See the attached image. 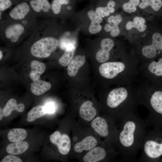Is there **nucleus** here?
<instances>
[{
  "label": "nucleus",
  "mask_w": 162,
  "mask_h": 162,
  "mask_svg": "<svg viewBox=\"0 0 162 162\" xmlns=\"http://www.w3.org/2000/svg\"><path fill=\"white\" fill-rule=\"evenodd\" d=\"M102 21L103 19L102 17L97 15L94 21L93 22H95L100 24L102 22Z\"/></svg>",
  "instance_id": "obj_39"
},
{
  "label": "nucleus",
  "mask_w": 162,
  "mask_h": 162,
  "mask_svg": "<svg viewBox=\"0 0 162 162\" xmlns=\"http://www.w3.org/2000/svg\"><path fill=\"white\" fill-rule=\"evenodd\" d=\"M133 20V22L129 21L127 23L126 28L127 30L136 28L140 32H143L145 31L146 26L145 24V20L143 18L136 16L134 18Z\"/></svg>",
  "instance_id": "obj_22"
},
{
  "label": "nucleus",
  "mask_w": 162,
  "mask_h": 162,
  "mask_svg": "<svg viewBox=\"0 0 162 162\" xmlns=\"http://www.w3.org/2000/svg\"><path fill=\"white\" fill-rule=\"evenodd\" d=\"M86 62L84 56L80 55L75 56L72 59L68 65V74L70 76H74L77 74L79 68L83 66Z\"/></svg>",
  "instance_id": "obj_14"
},
{
  "label": "nucleus",
  "mask_w": 162,
  "mask_h": 162,
  "mask_svg": "<svg viewBox=\"0 0 162 162\" xmlns=\"http://www.w3.org/2000/svg\"><path fill=\"white\" fill-rule=\"evenodd\" d=\"M31 71L29 74V76L33 81L39 80L40 75L45 71L46 68L45 64L36 60L32 61L30 64Z\"/></svg>",
  "instance_id": "obj_17"
},
{
  "label": "nucleus",
  "mask_w": 162,
  "mask_h": 162,
  "mask_svg": "<svg viewBox=\"0 0 162 162\" xmlns=\"http://www.w3.org/2000/svg\"><path fill=\"white\" fill-rule=\"evenodd\" d=\"M162 50V35L156 32L153 34L152 36V44L143 47L142 49V52L144 56L151 58L156 56L157 50Z\"/></svg>",
  "instance_id": "obj_7"
},
{
  "label": "nucleus",
  "mask_w": 162,
  "mask_h": 162,
  "mask_svg": "<svg viewBox=\"0 0 162 162\" xmlns=\"http://www.w3.org/2000/svg\"><path fill=\"white\" fill-rule=\"evenodd\" d=\"M106 154L104 148L100 147H94L84 155L83 160L85 162H96L105 159Z\"/></svg>",
  "instance_id": "obj_10"
},
{
  "label": "nucleus",
  "mask_w": 162,
  "mask_h": 162,
  "mask_svg": "<svg viewBox=\"0 0 162 162\" xmlns=\"http://www.w3.org/2000/svg\"><path fill=\"white\" fill-rule=\"evenodd\" d=\"M121 121L118 140L123 160L134 161L147 133V126L145 120L134 113Z\"/></svg>",
  "instance_id": "obj_1"
},
{
  "label": "nucleus",
  "mask_w": 162,
  "mask_h": 162,
  "mask_svg": "<svg viewBox=\"0 0 162 162\" xmlns=\"http://www.w3.org/2000/svg\"><path fill=\"white\" fill-rule=\"evenodd\" d=\"M76 49V47L65 49L64 53L58 60L59 64L64 67L68 65L73 58Z\"/></svg>",
  "instance_id": "obj_23"
},
{
  "label": "nucleus",
  "mask_w": 162,
  "mask_h": 162,
  "mask_svg": "<svg viewBox=\"0 0 162 162\" xmlns=\"http://www.w3.org/2000/svg\"><path fill=\"white\" fill-rule=\"evenodd\" d=\"M41 4L42 10L45 12H47L50 8V4L47 0H39Z\"/></svg>",
  "instance_id": "obj_34"
},
{
  "label": "nucleus",
  "mask_w": 162,
  "mask_h": 162,
  "mask_svg": "<svg viewBox=\"0 0 162 162\" xmlns=\"http://www.w3.org/2000/svg\"><path fill=\"white\" fill-rule=\"evenodd\" d=\"M27 135L26 131L22 128H15L10 130L8 134V140L12 142L21 141L26 138Z\"/></svg>",
  "instance_id": "obj_20"
},
{
  "label": "nucleus",
  "mask_w": 162,
  "mask_h": 162,
  "mask_svg": "<svg viewBox=\"0 0 162 162\" xmlns=\"http://www.w3.org/2000/svg\"><path fill=\"white\" fill-rule=\"evenodd\" d=\"M24 31L23 26L20 24H15L10 26L5 31L6 37L10 39L13 43L16 42Z\"/></svg>",
  "instance_id": "obj_13"
},
{
  "label": "nucleus",
  "mask_w": 162,
  "mask_h": 162,
  "mask_svg": "<svg viewBox=\"0 0 162 162\" xmlns=\"http://www.w3.org/2000/svg\"><path fill=\"white\" fill-rule=\"evenodd\" d=\"M3 56V53L2 51H0V60H1Z\"/></svg>",
  "instance_id": "obj_41"
},
{
  "label": "nucleus",
  "mask_w": 162,
  "mask_h": 162,
  "mask_svg": "<svg viewBox=\"0 0 162 162\" xmlns=\"http://www.w3.org/2000/svg\"><path fill=\"white\" fill-rule=\"evenodd\" d=\"M51 87L50 82L39 79L31 83L30 90L34 94L38 96L48 91Z\"/></svg>",
  "instance_id": "obj_16"
},
{
  "label": "nucleus",
  "mask_w": 162,
  "mask_h": 162,
  "mask_svg": "<svg viewBox=\"0 0 162 162\" xmlns=\"http://www.w3.org/2000/svg\"><path fill=\"white\" fill-rule=\"evenodd\" d=\"M69 0H54L52 4V9L53 13L55 14H59L61 9L62 4H68Z\"/></svg>",
  "instance_id": "obj_28"
},
{
  "label": "nucleus",
  "mask_w": 162,
  "mask_h": 162,
  "mask_svg": "<svg viewBox=\"0 0 162 162\" xmlns=\"http://www.w3.org/2000/svg\"><path fill=\"white\" fill-rule=\"evenodd\" d=\"M114 42L110 38H106L101 42V49L96 53V58L99 62L102 63L106 61L110 56V52L112 48Z\"/></svg>",
  "instance_id": "obj_8"
},
{
  "label": "nucleus",
  "mask_w": 162,
  "mask_h": 162,
  "mask_svg": "<svg viewBox=\"0 0 162 162\" xmlns=\"http://www.w3.org/2000/svg\"><path fill=\"white\" fill-rule=\"evenodd\" d=\"M47 113L45 106L39 105L32 108L28 113L27 120L32 122L44 116Z\"/></svg>",
  "instance_id": "obj_21"
},
{
  "label": "nucleus",
  "mask_w": 162,
  "mask_h": 162,
  "mask_svg": "<svg viewBox=\"0 0 162 162\" xmlns=\"http://www.w3.org/2000/svg\"><path fill=\"white\" fill-rule=\"evenodd\" d=\"M116 25V24L114 22L107 23L105 25L104 27V30L107 32H109L111 31Z\"/></svg>",
  "instance_id": "obj_38"
},
{
  "label": "nucleus",
  "mask_w": 162,
  "mask_h": 162,
  "mask_svg": "<svg viewBox=\"0 0 162 162\" xmlns=\"http://www.w3.org/2000/svg\"><path fill=\"white\" fill-rule=\"evenodd\" d=\"M156 130L147 131L141 149L138 161L149 162L160 159L162 157V135Z\"/></svg>",
  "instance_id": "obj_2"
},
{
  "label": "nucleus",
  "mask_w": 162,
  "mask_h": 162,
  "mask_svg": "<svg viewBox=\"0 0 162 162\" xmlns=\"http://www.w3.org/2000/svg\"><path fill=\"white\" fill-rule=\"evenodd\" d=\"M28 143L25 141H20L10 143L6 148L7 152L10 154L17 155L26 152L28 148Z\"/></svg>",
  "instance_id": "obj_18"
},
{
  "label": "nucleus",
  "mask_w": 162,
  "mask_h": 162,
  "mask_svg": "<svg viewBox=\"0 0 162 162\" xmlns=\"http://www.w3.org/2000/svg\"><path fill=\"white\" fill-rule=\"evenodd\" d=\"M25 105L23 104H17L15 99L11 98L8 100L3 109L4 116H9L14 110L20 112H22L25 109Z\"/></svg>",
  "instance_id": "obj_19"
},
{
  "label": "nucleus",
  "mask_w": 162,
  "mask_h": 162,
  "mask_svg": "<svg viewBox=\"0 0 162 162\" xmlns=\"http://www.w3.org/2000/svg\"><path fill=\"white\" fill-rule=\"evenodd\" d=\"M30 10V8L28 4L23 2L14 7L10 12L9 15L14 20H21L26 16Z\"/></svg>",
  "instance_id": "obj_15"
},
{
  "label": "nucleus",
  "mask_w": 162,
  "mask_h": 162,
  "mask_svg": "<svg viewBox=\"0 0 162 162\" xmlns=\"http://www.w3.org/2000/svg\"><path fill=\"white\" fill-rule=\"evenodd\" d=\"M128 96L127 90L123 87L114 89L108 94L106 100L107 106L111 109L118 107L127 99Z\"/></svg>",
  "instance_id": "obj_4"
},
{
  "label": "nucleus",
  "mask_w": 162,
  "mask_h": 162,
  "mask_svg": "<svg viewBox=\"0 0 162 162\" xmlns=\"http://www.w3.org/2000/svg\"><path fill=\"white\" fill-rule=\"evenodd\" d=\"M148 69L149 71L157 76H162V58L157 62H152L149 65Z\"/></svg>",
  "instance_id": "obj_25"
},
{
  "label": "nucleus",
  "mask_w": 162,
  "mask_h": 162,
  "mask_svg": "<svg viewBox=\"0 0 162 162\" xmlns=\"http://www.w3.org/2000/svg\"><path fill=\"white\" fill-rule=\"evenodd\" d=\"M4 116V114L3 111V110L0 107V121H1L3 118Z\"/></svg>",
  "instance_id": "obj_40"
},
{
  "label": "nucleus",
  "mask_w": 162,
  "mask_h": 162,
  "mask_svg": "<svg viewBox=\"0 0 162 162\" xmlns=\"http://www.w3.org/2000/svg\"><path fill=\"white\" fill-rule=\"evenodd\" d=\"M91 125L95 131L102 137H107L110 135L108 123L104 118L98 117L92 122Z\"/></svg>",
  "instance_id": "obj_9"
},
{
  "label": "nucleus",
  "mask_w": 162,
  "mask_h": 162,
  "mask_svg": "<svg viewBox=\"0 0 162 162\" xmlns=\"http://www.w3.org/2000/svg\"><path fill=\"white\" fill-rule=\"evenodd\" d=\"M124 68V65L122 62H106L100 66L99 71L100 74L104 77L112 79L122 71Z\"/></svg>",
  "instance_id": "obj_6"
},
{
  "label": "nucleus",
  "mask_w": 162,
  "mask_h": 162,
  "mask_svg": "<svg viewBox=\"0 0 162 162\" xmlns=\"http://www.w3.org/2000/svg\"><path fill=\"white\" fill-rule=\"evenodd\" d=\"M30 4L32 9L37 12H40L42 9L41 3L39 0H32Z\"/></svg>",
  "instance_id": "obj_31"
},
{
  "label": "nucleus",
  "mask_w": 162,
  "mask_h": 162,
  "mask_svg": "<svg viewBox=\"0 0 162 162\" xmlns=\"http://www.w3.org/2000/svg\"><path fill=\"white\" fill-rule=\"evenodd\" d=\"M102 28L100 24L91 21L89 28V32L92 34H95L99 32Z\"/></svg>",
  "instance_id": "obj_29"
},
{
  "label": "nucleus",
  "mask_w": 162,
  "mask_h": 162,
  "mask_svg": "<svg viewBox=\"0 0 162 162\" xmlns=\"http://www.w3.org/2000/svg\"><path fill=\"white\" fill-rule=\"evenodd\" d=\"M58 45L59 42L56 38L45 37L34 42L31 47L30 52L35 57L46 58L56 50Z\"/></svg>",
  "instance_id": "obj_3"
},
{
  "label": "nucleus",
  "mask_w": 162,
  "mask_h": 162,
  "mask_svg": "<svg viewBox=\"0 0 162 162\" xmlns=\"http://www.w3.org/2000/svg\"><path fill=\"white\" fill-rule=\"evenodd\" d=\"M50 140L52 143L57 146L59 152L62 154L66 155L69 152L71 143L68 135H61L59 131H56L50 135Z\"/></svg>",
  "instance_id": "obj_5"
},
{
  "label": "nucleus",
  "mask_w": 162,
  "mask_h": 162,
  "mask_svg": "<svg viewBox=\"0 0 162 162\" xmlns=\"http://www.w3.org/2000/svg\"><path fill=\"white\" fill-rule=\"evenodd\" d=\"M22 159L19 158L10 154L5 156L2 160L1 162H22Z\"/></svg>",
  "instance_id": "obj_30"
},
{
  "label": "nucleus",
  "mask_w": 162,
  "mask_h": 162,
  "mask_svg": "<svg viewBox=\"0 0 162 162\" xmlns=\"http://www.w3.org/2000/svg\"><path fill=\"white\" fill-rule=\"evenodd\" d=\"M12 3L10 0H0V11H4L9 8Z\"/></svg>",
  "instance_id": "obj_33"
},
{
  "label": "nucleus",
  "mask_w": 162,
  "mask_h": 162,
  "mask_svg": "<svg viewBox=\"0 0 162 162\" xmlns=\"http://www.w3.org/2000/svg\"><path fill=\"white\" fill-rule=\"evenodd\" d=\"M115 10L114 7L107 3L106 7L97 8L96 9L95 12L98 16L103 18L105 16H109L110 13H113Z\"/></svg>",
  "instance_id": "obj_27"
},
{
  "label": "nucleus",
  "mask_w": 162,
  "mask_h": 162,
  "mask_svg": "<svg viewBox=\"0 0 162 162\" xmlns=\"http://www.w3.org/2000/svg\"><path fill=\"white\" fill-rule=\"evenodd\" d=\"M93 105L92 102L89 100L82 104L79 112L81 118L86 121H90L94 118L97 114V111Z\"/></svg>",
  "instance_id": "obj_11"
},
{
  "label": "nucleus",
  "mask_w": 162,
  "mask_h": 162,
  "mask_svg": "<svg viewBox=\"0 0 162 162\" xmlns=\"http://www.w3.org/2000/svg\"><path fill=\"white\" fill-rule=\"evenodd\" d=\"M122 16L119 14L117 15L116 16H110L107 20L109 23L114 22L116 24L118 25L122 21Z\"/></svg>",
  "instance_id": "obj_32"
},
{
  "label": "nucleus",
  "mask_w": 162,
  "mask_h": 162,
  "mask_svg": "<svg viewBox=\"0 0 162 162\" xmlns=\"http://www.w3.org/2000/svg\"><path fill=\"white\" fill-rule=\"evenodd\" d=\"M68 9H71V7L70 6H68Z\"/></svg>",
  "instance_id": "obj_42"
},
{
  "label": "nucleus",
  "mask_w": 162,
  "mask_h": 162,
  "mask_svg": "<svg viewBox=\"0 0 162 162\" xmlns=\"http://www.w3.org/2000/svg\"><path fill=\"white\" fill-rule=\"evenodd\" d=\"M140 2V0H129L123 4V9L124 11L129 13L134 12L136 10V7L139 6Z\"/></svg>",
  "instance_id": "obj_26"
},
{
  "label": "nucleus",
  "mask_w": 162,
  "mask_h": 162,
  "mask_svg": "<svg viewBox=\"0 0 162 162\" xmlns=\"http://www.w3.org/2000/svg\"><path fill=\"white\" fill-rule=\"evenodd\" d=\"M120 31L118 25H116L111 31L110 34L111 36L115 37L118 36L120 34Z\"/></svg>",
  "instance_id": "obj_35"
},
{
  "label": "nucleus",
  "mask_w": 162,
  "mask_h": 162,
  "mask_svg": "<svg viewBox=\"0 0 162 162\" xmlns=\"http://www.w3.org/2000/svg\"><path fill=\"white\" fill-rule=\"evenodd\" d=\"M97 141L93 136H87L81 141L76 143L74 146V150L76 152L81 153L83 151H89L97 145Z\"/></svg>",
  "instance_id": "obj_12"
},
{
  "label": "nucleus",
  "mask_w": 162,
  "mask_h": 162,
  "mask_svg": "<svg viewBox=\"0 0 162 162\" xmlns=\"http://www.w3.org/2000/svg\"><path fill=\"white\" fill-rule=\"evenodd\" d=\"M149 6L154 10L158 11L162 6V1L161 0H141L139 5V7L142 9Z\"/></svg>",
  "instance_id": "obj_24"
},
{
  "label": "nucleus",
  "mask_w": 162,
  "mask_h": 162,
  "mask_svg": "<svg viewBox=\"0 0 162 162\" xmlns=\"http://www.w3.org/2000/svg\"><path fill=\"white\" fill-rule=\"evenodd\" d=\"M161 1H162V0H161Z\"/></svg>",
  "instance_id": "obj_43"
},
{
  "label": "nucleus",
  "mask_w": 162,
  "mask_h": 162,
  "mask_svg": "<svg viewBox=\"0 0 162 162\" xmlns=\"http://www.w3.org/2000/svg\"><path fill=\"white\" fill-rule=\"evenodd\" d=\"M45 106L47 113H51L54 112L55 108L54 105L52 103H48Z\"/></svg>",
  "instance_id": "obj_36"
},
{
  "label": "nucleus",
  "mask_w": 162,
  "mask_h": 162,
  "mask_svg": "<svg viewBox=\"0 0 162 162\" xmlns=\"http://www.w3.org/2000/svg\"><path fill=\"white\" fill-rule=\"evenodd\" d=\"M97 14L94 10H90L88 13V16L91 21H94Z\"/></svg>",
  "instance_id": "obj_37"
}]
</instances>
